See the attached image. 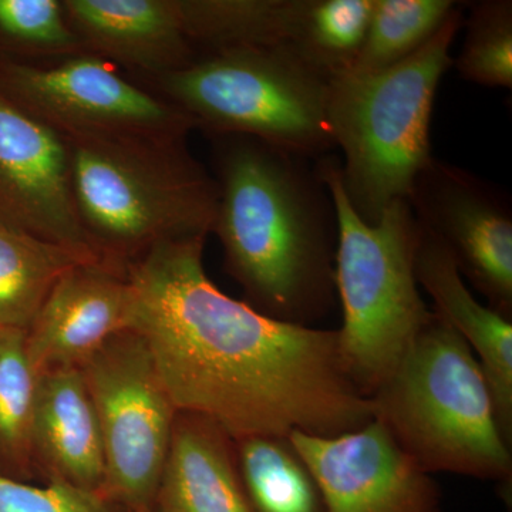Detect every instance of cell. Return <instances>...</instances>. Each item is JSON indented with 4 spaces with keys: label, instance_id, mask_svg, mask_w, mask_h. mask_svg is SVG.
<instances>
[{
    "label": "cell",
    "instance_id": "obj_1",
    "mask_svg": "<svg viewBox=\"0 0 512 512\" xmlns=\"http://www.w3.org/2000/svg\"><path fill=\"white\" fill-rule=\"evenodd\" d=\"M205 241L163 242L127 266L131 330L178 412L204 414L232 439L335 437L369 424L372 402L343 367L338 329L281 322L229 298L205 274Z\"/></svg>",
    "mask_w": 512,
    "mask_h": 512
},
{
    "label": "cell",
    "instance_id": "obj_2",
    "mask_svg": "<svg viewBox=\"0 0 512 512\" xmlns=\"http://www.w3.org/2000/svg\"><path fill=\"white\" fill-rule=\"evenodd\" d=\"M211 138L218 185L212 234L225 271L256 312L313 328L338 296V217L318 165L254 138Z\"/></svg>",
    "mask_w": 512,
    "mask_h": 512
},
{
    "label": "cell",
    "instance_id": "obj_3",
    "mask_svg": "<svg viewBox=\"0 0 512 512\" xmlns=\"http://www.w3.org/2000/svg\"><path fill=\"white\" fill-rule=\"evenodd\" d=\"M74 204L97 254L127 268L163 242L207 238L218 185L183 136L63 140Z\"/></svg>",
    "mask_w": 512,
    "mask_h": 512
},
{
    "label": "cell",
    "instance_id": "obj_4",
    "mask_svg": "<svg viewBox=\"0 0 512 512\" xmlns=\"http://www.w3.org/2000/svg\"><path fill=\"white\" fill-rule=\"evenodd\" d=\"M461 5L403 62L329 82V124L343 153V190L366 224H376L394 202H409L417 175L433 158L431 113L441 79L453 64L450 49L463 26Z\"/></svg>",
    "mask_w": 512,
    "mask_h": 512
},
{
    "label": "cell",
    "instance_id": "obj_5",
    "mask_svg": "<svg viewBox=\"0 0 512 512\" xmlns=\"http://www.w3.org/2000/svg\"><path fill=\"white\" fill-rule=\"evenodd\" d=\"M400 447L426 473L497 481L511 491L512 446L466 340L433 312L390 379L370 397Z\"/></svg>",
    "mask_w": 512,
    "mask_h": 512
},
{
    "label": "cell",
    "instance_id": "obj_6",
    "mask_svg": "<svg viewBox=\"0 0 512 512\" xmlns=\"http://www.w3.org/2000/svg\"><path fill=\"white\" fill-rule=\"evenodd\" d=\"M316 165L338 217L340 357L356 389L370 399L433 319L414 274L419 225L407 201L394 202L376 224H366L343 190L340 158L323 156Z\"/></svg>",
    "mask_w": 512,
    "mask_h": 512
},
{
    "label": "cell",
    "instance_id": "obj_7",
    "mask_svg": "<svg viewBox=\"0 0 512 512\" xmlns=\"http://www.w3.org/2000/svg\"><path fill=\"white\" fill-rule=\"evenodd\" d=\"M153 79L161 97L210 137L254 138L312 160L336 148L329 80L286 50H217Z\"/></svg>",
    "mask_w": 512,
    "mask_h": 512
},
{
    "label": "cell",
    "instance_id": "obj_8",
    "mask_svg": "<svg viewBox=\"0 0 512 512\" xmlns=\"http://www.w3.org/2000/svg\"><path fill=\"white\" fill-rule=\"evenodd\" d=\"M103 440V494L127 512L157 503L178 409L146 340L128 329L80 367Z\"/></svg>",
    "mask_w": 512,
    "mask_h": 512
},
{
    "label": "cell",
    "instance_id": "obj_9",
    "mask_svg": "<svg viewBox=\"0 0 512 512\" xmlns=\"http://www.w3.org/2000/svg\"><path fill=\"white\" fill-rule=\"evenodd\" d=\"M2 80L6 96L62 140L188 137L194 130L183 111L128 82L97 56H77L52 67L10 63Z\"/></svg>",
    "mask_w": 512,
    "mask_h": 512
},
{
    "label": "cell",
    "instance_id": "obj_10",
    "mask_svg": "<svg viewBox=\"0 0 512 512\" xmlns=\"http://www.w3.org/2000/svg\"><path fill=\"white\" fill-rule=\"evenodd\" d=\"M409 205L417 224L447 248L487 306L512 320V208L507 192L433 157L417 175Z\"/></svg>",
    "mask_w": 512,
    "mask_h": 512
},
{
    "label": "cell",
    "instance_id": "obj_11",
    "mask_svg": "<svg viewBox=\"0 0 512 512\" xmlns=\"http://www.w3.org/2000/svg\"><path fill=\"white\" fill-rule=\"evenodd\" d=\"M326 512H443V494L382 421L335 437L292 431Z\"/></svg>",
    "mask_w": 512,
    "mask_h": 512
},
{
    "label": "cell",
    "instance_id": "obj_12",
    "mask_svg": "<svg viewBox=\"0 0 512 512\" xmlns=\"http://www.w3.org/2000/svg\"><path fill=\"white\" fill-rule=\"evenodd\" d=\"M0 224L101 256L77 214L66 144L2 90Z\"/></svg>",
    "mask_w": 512,
    "mask_h": 512
},
{
    "label": "cell",
    "instance_id": "obj_13",
    "mask_svg": "<svg viewBox=\"0 0 512 512\" xmlns=\"http://www.w3.org/2000/svg\"><path fill=\"white\" fill-rule=\"evenodd\" d=\"M133 288L127 268L94 259L70 269L57 282L25 332L36 375L80 369L117 333L131 329Z\"/></svg>",
    "mask_w": 512,
    "mask_h": 512
},
{
    "label": "cell",
    "instance_id": "obj_14",
    "mask_svg": "<svg viewBox=\"0 0 512 512\" xmlns=\"http://www.w3.org/2000/svg\"><path fill=\"white\" fill-rule=\"evenodd\" d=\"M64 16L84 50L151 77L197 60L177 0H64Z\"/></svg>",
    "mask_w": 512,
    "mask_h": 512
},
{
    "label": "cell",
    "instance_id": "obj_15",
    "mask_svg": "<svg viewBox=\"0 0 512 512\" xmlns=\"http://www.w3.org/2000/svg\"><path fill=\"white\" fill-rule=\"evenodd\" d=\"M414 274L417 284L429 293L433 312L456 330L476 355L490 387L498 424L512 446V320L474 298L453 256L420 225Z\"/></svg>",
    "mask_w": 512,
    "mask_h": 512
},
{
    "label": "cell",
    "instance_id": "obj_16",
    "mask_svg": "<svg viewBox=\"0 0 512 512\" xmlns=\"http://www.w3.org/2000/svg\"><path fill=\"white\" fill-rule=\"evenodd\" d=\"M32 457L37 476L46 483L103 494L106 463L99 420L77 367L39 376Z\"/></svg>",
    "mask_w": 512,
    "mask_h": 512
},
{
    "label": "cell",
    "instance_id": "obj_17",
    "mask_svg": "<svg viewBox=\"0 0 512 512\" xmlns=\"http://www.w3.org/2000/svg\"><path fill=\"white\" fill-rule=\"evenodd\" d=\"M156 505L163 512H252L235 441L221 424L178 412Z\"/></svg>",
    "mask_w": 512,
    "mask_h": 512
},
{
    "label": "cell",
    "instance_id": "obj_18",
    "mask_svg": "<svg viewBox=\"0 0 512 512\" xmlns=\"http://www.w3.org/2000/svg\"><path fill=\"white\" fill-rule=\"evenodd\" d=\"M104 259L0 224V328L28 330L64 274Z\"/></svg>",
    "mask_w": 512,
    "mask_h": 512
},
{
    "label": "cell",
    "instance_id": "obj_19",
    "mask_svg": "<svg viewBox=\"0 0 512 512\" xmlns=\"http://www.w3.org/2000/svg\"><path fill=\"white\" fill-rule=\"evenodd\" d=\"M234 441L252 512H326L318 481L289 436L255 434Z\"/></svg>",
    "mask_w": 512,
    "mask_h": 512
},
{
    "label": "cell",
    "instance_id": "obj_20",
    "mask_svg": "<svg viewBox=\"0 0 512 512\" xmlns=\"http://www.w3.org/2000/svg\"><path fill=\"white\" fill-rule=\"evenodd\" d=\"M39 376L26 352L25 330L0 328V473L35 478L32 424Z\"/></svg>",
    "mask_w": 512,
    "mask_h": 512
},
{
    "label": "cell",
    "instance_id": "obj_21",
    "mask_svg": "<svg viewBox=\"0 0 512 512\" xmlns=\"http://www.w3.org/2000/svg\"><path fill=\"white\" fill-rule=\"evenodd\" d=\"M454 0H373L363 45L348 73L389 69L414 55L457 8Z\"/></svg>",
    "mask_w": 512,
    "mask_h": 512
},
{
    "label": "cell",
    "instance_id": "obj_22",
    "mask_svg": "<svg viewBox=\"0 0 512 512\" xmlns=\"http://www.w3.org/2000/svg\"><path fill=\"white\" fill-rule=\"evenodd\" d=\"M460 55L453 60L458 76L483 87H512V2L478 0L468 3Z\"/></svg>",
    "mask_w": 512,
    "mask_h": 512
},
{
    "label": "cell",
    "instance_id": "obj_23",
    "mask_svg": "<svg viewBox=\"0 0 512 512\" xmlns=\"http://www.w3.org/2000/svg\"><path fill=\"white\" fill-rule=\"evenodd\" d=\"M0 32L47 53L84 50L59 0H0Z\"/></svg>",
    "mask_w": 512,
    "mask_h": 512
},
{
    "label": "cell",
    "instance_id": "obj_24",
    "mask_svg": "<svg viewBox=\"0 0 512 512\" xmlns=\"http://www.w3.org/2000/svg\"><path fill=\"white\" fill-rule=\"evenodd\" d=\"M0 512H127L109 498L72 485L43 487L0 473Z\"/></svg>",
    "mask_w": 512,
    "mask_h": 512
},
{
    "label": "cell",
    "instance_id": "obj_25",
    "mask_svg": "<svg viewBox=\"0 0 512 512\" xmlns=\"http://www.w3.org/2000/svg\"><path fill=\"white\" fill-rule=\"evenodd\" d=\"M144 512H163V511H161L160 508L157 507V505H154L153 508H150V510L144 511Z\"/></svg>",
    "mask_w": 512,
    "mask_h": 512
}]
</instances>
